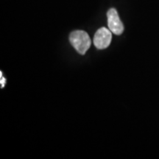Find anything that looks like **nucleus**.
<instances>
[{"label": "nucleus", "instance_id": "f257e3e1", "mask_svg": "<svg viewBox=\"0 0 159 159\" xmlns=\"http://www.w3.org/2000/svg\"><path fill=\"white\" fill-rule=\"evenodd\" d=\"M71 44L80 54L85 55L91 47V39L88 33L83 30H75L69 35Z\"/></svg>", "mask_w": 159, "mask_h": 159}, {"label": "nucleus", "instance_id": "f03ea898", "mask_svg": "<svg viewBox=\"0 0 159 159\" xmlns=\"http://www.w3.org/2000/svg\"><path fill=\"white\" fill-rule=\"evenodd\" d=\"M111 32L105 27H101L96 32L94 37V44L97 49H105L110 45L112 39Z\"/></svg>", "mask_w": 159, "mask_h": 159}, {"label": "nucleus", "instance_id": "7ed1b4c3", "mask_svg": "<svg viewBox=\"0 0 159 159\" xmlns=\"http://www.w3.org/2000/svg\"><path fill=\"white\" fill-rule=\"evenodd\" d=\"M108 16V25L109 30L115 35H121L124 31V25L119 19L116 10L111 8L107 13Z\"/></svg>", "mask_w": 159, "mask_h": 159}, {"label": "nucleus", "instance_id": "20e7f679", "mask_svg": "<svg viewBox=\"0 0 159 159\" xmlns=\"http://www.w3.org/2000/svg\"><path fill=\"white\" fill-rule=\"evenodd\" d=\"M1 85H2V88H4V86H5V82H6V80L2 77V73L1 72Z\"/></svg>", "mask_w": 159, "mask_h": 159}]
</instances>
